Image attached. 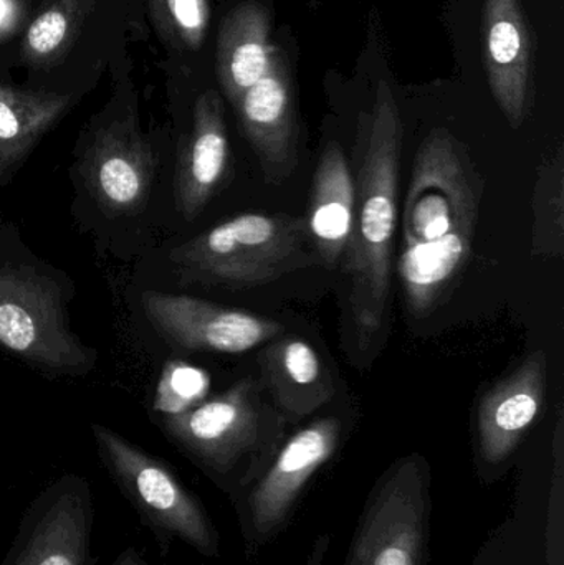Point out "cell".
Listing matches in <instances>:
<instances>
[{"mask_svg": "<svg viewBox=\"0 0 564 565\" xmlns=\"http://www.w3.org/2000/svg\"><path fill=\"white\" fill-rule=\"evenodd\" d=\"M99 0H40L17 46L15 65L33 75L62 68L82 45Z\"/></svg>", "mask_w": 564, "mask_h": 565, "instance_id": "44dd1931", "label": "cell"}, {"mask_svg": "<svg viewBox=\"0 0 564 565\" xmlns=\"http://www.w3.org/2000/svg\"><path fill=\"white\" fill-rule=\"evenodd\" d=\"M310 242L305 217L244 214L174 248L171 260L182 281L252 288L315 262Z\"/></svg>", "mask_w": 564, "mask_h": 565, "instance_id": "52a82bcc", "label": "cell"}, {"mask_svg": "<svg viewBox=\"0 0 564 565\" xmlns=\"http://www.w3.org/2000/svg\"><path fill=\"white\" fill-rule=\"evenodd\" d=\"M234 108L268 181L287 178L297 159V118L290 65L284 50Z\"/></svg>", "mask_w": 564, "mask_h": 565, "instance_id": "5bb4252c", "label": "cell"}, {"mask_svg": "<svg viewBox=\"0 0 564 565\" xmlns=\"http://www.w3.org/2000/svg\"><path fill=\"white\" fill-rule=\"evenodd\" d=\"M93 530L92 487L78 475H63L23 511L0 565H96Z\"/></svg>", "mask_w": 564, "mask_h": 565, "instance_id": "8fae6325", "label": "cell"}, {"mask_svg": "<svg viewBox=\"0 0 564 565\" xmlns=\"http://www.w3.org/2000/svg\"><path fill=\"white\" fill-rule=\"evenodd\" d=\"M433 468L424 455L397 458L364 501L344 565H429Z\"/></svg>", "mask_w": 564, "mask_h": 565, "instance_id": "9c48e42d", "label": "cell"}, {"mask_svg": "<svg viewBox=\"0 0 564 565\" xmlns=\"http://www.w3.org/2000/svg\"><path fill=\"white\" fill-rule=\"evenodd\" d=\"M128 25L135 39H145L148 33V23H146L142 0H128Z\"/></svg>", "mask_w": 564, "mask_h": 565, "instance_id": "484cf974", "label": "cell"}, {"mask_svg": "<svg viewBox=\"0 0 564 565\" xmlns=\"http://www.w3.org/2000/svg\"><path fill=\"white\" fill-rule=\"evenodd\" d=\"M483 63L490 89L510 126L519 128L532 108V36L519 0H486Z\"/></svg>", "mask_w": 564, "mask_h": 565, "instance_id": "9a60e30c", "label": "cell"}, {"mask_svg": "<svg viewBox=\"0 0 564 565\" xmlns=\"http://www.w3.org/2000/svg\"><path fill=\"white\" fill-rule=\"evenodd\" d=\"M111 565H169V564H152L142 556L138 547L131 546L123 551L116 556L115 563Z\"/></svg>", "mask_w": 564, "mask_h": 565, "instance_id": "83f0119b", "label": "cell"}, {"mask_svg": "<svg viewBox=\"0 0 564 565\" xmlns=\"http://www.w3.org/2000/svg\"><path fill=\"white\" fill-rule=\"evenodd\" d=\"M357 189L343 149L330 142L321 154L311 185L308 232L323 264L337 265L351 241Z\"/></svg>", "mask_w": 564, "mask_h": 565, "instance_id": "ffe728a7", "label": "cell"}, {"mask_svg": "<svg viewBox=\"0 0 564 565\" xmlns=\"http://www.w3.org/2000/svg\"><path fill=\"white\" fill-rule=\"evenodd\" d=\"M75 288L23 245L19 228L0 221V349L45 375L85 377L95 349L72 329Z\"/></svg>", "mask_w": 564, "mask_h": 565, "instance_id": "3957f363", "label": "cell"}, {"mask_svg": "<svg viewBox=\"0 0 564 565\" xmlns=\"http://www.w3.org/2000/svg\"><path fill=\"white\" fill-rule=\"evenodd\" d=\"M285 425L280 414L262 405L252 379L159 420L168 440L228 500L265 470L284 441Z\"/></svg>", "mask_w": 564, "mask_h": 565, "instance_id": "277c9868", "label": "cell"}, {"mask_svg": "<svg viewBox=\"0 0 564 565\" xmlns=\"http://www.w3.org/2000/svg\"><path fill=\"white\" fill-rule=\"evenodd\" d=\"M231 164L224 103L215 89L199 95L192 113V126L179 149L174 195L185 221H194L207 207Z\"/></svg>", "mask_w": 564, "mask_h": 565, "instance_id": "2e32d148", "label": "cell"}, {"mask_svg": "<svg viewBox=\"0 0 564 565\" xmlns=\"http://www.w3.org/2000/svg\"><path fill=\"white\" fill-rule=\"evenodd\" d=\"M563 156L556 154L540 171L535 191L533 247L543 257L563 255Z\"/></svg>", "mask_w": 564, "mask_h": 565, "instance_id": "603a6c76", "label": "cell"}, {"mask_svg": "<svg viewBox=\"0 0 564 565\" xmlns=\"http://www.w3.org/2000/svg\"><path fill=\"white\" fill-rule=\"evenodd\" d=\"M141 305L156 332L184 351L242 354L284 331L274 319L192 296L146 291Z\"/></svg>", "mask_w": 564, "mask_h": 565, "instance_id": "4fadbf2b", "label": "cell"}, {"mask_svg": "<svg viewBox=\"0 0 564 565\" xmlns=\"http://www.w3.org/2000/svg\"><path fill=\"white\" fill-rule=\"evenodd\" d=\"M76 102L78 93L0 82V185L12 182Z\"/></svg>", "mask_w": 564, "mask_h": 565, "instance_id": "e0dca14e", "label": "cell"}, {"mask_svg": "<svg viewBox=\"0 0 564 565\" xmlns=\"http://www.w3.org/2000/svg\"><path fill=\"white\" fill-rule=\"evenodd\" d=\"M148 29L169 53L185 55L204 45L211 23L209 0H142Z\"/></svg>", "mask_w": 564, "mask_h": 565, "instance_id": "7402d4cb", "label": "cell"}, {"mask_svg": "<svg viewBox=\"0 0 564 565\" xmlns=\"http://www.w3.org/2000/svg\"><path fill=\"white\" fill-rule=\"evenodd\" d=\"M39 6L40 0H0V45L22 36Z\"/></svg>", "mask_w": 564, "mask_h": 565, "instance_id": "d4e9b609", "label": "cell"}, {"mask_svg": "<svg viewBox=\"0 0 564 565\" xmlns=\"http://www.w3.org/2000/svg\"><path fill=\"white\" fill-rule=\"evenodd\" d=\"M469 565H564V417L558 408L549 461L520 471L513 504Z\"/></svg>", "mask_w": 564, "mask_h": 565, "instance_id": "30bf717a", "label": "cell"}, {"mask_svg": "<svg viewBox=\"0 0 564 565\" xmlns=\"http://www.w3.org/2000/svg\"><path fill=\"white\" fill-rule=\"evenodd\" d=\"M482 194V179L460 142L443 129L430 132L414 159L397 262L416 318L433 312L466 270Z\"/></svg>", "mask_w": 564, "mask_h": 565, "instance_id": "6da1fadb", "label": "cell"}, {"mask_svg": "<svg viewBox=\"0 0 564 565\" xmlns=\"http://www.w3.org/2000/svg\"><path fill=\"white\" fill-rule=\"evenodd\" d=\"M546 355L530 354L479 398L473 420V463L483 487L502 480L542 415Z\"/></svg>", "mask_w": 564, "mask_h": 565, "instance_id": "7c38bea8", "label": "cell"}, {"mask_svg": "<svg viewBox=\"0 0 564 565\" xmlns=\"http://www.w3.org/2000/svg\"><path fill=\"white\" fill-rule=\"evenodd\" d=\"M331 536L328 533L318 534L308 551L304 565H330Z\"/></svg>", "mask_w": 564, "mask_h": 565, "instance_id": "4316f807", "label": "cell"}, {"mask_svg": "<svg viewBox=\"0 0 564 565\" xmlns=\"http://www.w3.org/2000/svg\"><path fill=\"white\" fill-rule=\"evenodd\" d=\"M281 49L272 42L270 12L260 3H238L222 20L215 70L232 106L274 65Z\"/></svg>", "mask_w": 564, "mask_h": 565, "instance_id": "d6986e66", "label": "cell"}, {"mask_svg": "<svg viewBox=\"0 0 564 565\" xmlns=\"http://www.w3.org/2000/svg\"><path fill=\"white\" fill-rule=\"evenodd\" d=\"M92 435L99 463L141 526L152 534L162 557L169 556L174 543L207 559L221 557V534L211 514L168 461L106 425L93 424Z\"/></svg>", "mask_w": 564, "mask_h": 565, "instance_id": "8992f818", "label": "cell"}, {"mask_svg": "<svg viewBox=\"0 0 564 565\" xmlns=\"http://www.w3.org/2000/svg\"><path fill=\"white\" fill-rule=\"evenodd\" d=\"M111 98L79 132L75 171L83 192L109 217L141 214L151 198L159 158L141 128L131 62L115 63Z\"/></svg>", "mask_w": 564, "mask_h": 565, "instance_id": "5b68a950", "label": "cell"}, {"mask_svg": "<svg viewBox=\"0 0 564 565\" xmlns=\"http://www.w3.org/2000/svg\"><path fill=\"white\" fill-rule=\"evenodd\" d=\"M344 435L337 415L315 418L285 437L265 470L228 500L247 559H257L287 531L318 475L340 454Z\"/></svg>", "mask_w": 564, "mask_h": 565, "instance_id": "ba28073f", "label": "cell"}, {"mask_svg": "<svg viewBox=\"0 0 564 565\" xmlns=\"http://www.w3.org/2000/svg\"><path fill=\"white\" fill-rule=\"evenodd\" d=\"M403 122L386 82L377 86L370 139L358 172L354 224L348 245L350 315L358 344L368 351L383 338L390 311L393 244L397 225Z\"/></svg>", "mask_w": 564, "mask_h": 565, "instance_id": "7a4b0ae2", "label": "cell"}, {"mask_svg": "<svg viewBox=\"0 0 564 565\" xmlns=\"http://www.w3.org/2000/svg\"><path fill=\"white\" fill-rule=\"evenodd\" d=\"M260 365L275 407L287 424L310 417L333 398L330 371L304 339L290 335L267 345Z\"/></svg>", "mask_w": 564, "mask_h": 565, "instance_id": "ac0fdd59", "label": "cell"}, {"mask_svg": "<svg viewBox=\"0 0 564 565\" xmlns=\"http://www.w3.org/2000/svg\"><path fill=\"white\" fill-rule=\"evenodd\" d=\"M211 379L202 369L185 362H171L162 372L155 408L159 415H174L189 411L207 397Z\"/></svg>", "mask_w": 564, "mask_h": 565, "instance_id": "cb8c5ba5", "label": "cell"}]
</instances>
